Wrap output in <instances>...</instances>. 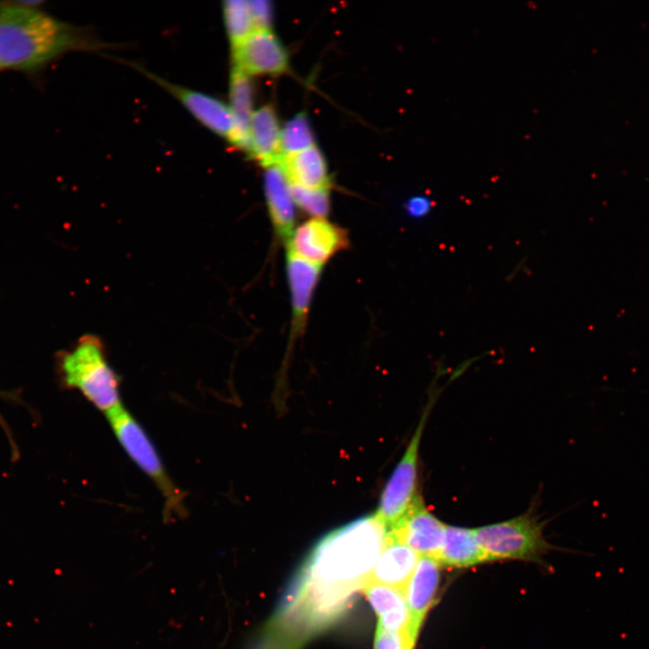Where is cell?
<instances>
[{
	"label": "cell",
	"instance_id": "obj_19",
	"mask_svg": "<svg viewBox=\"0 0 649 649\" xmlns=\"http://www.w3.org/2000/svg\"><path fill=\"white\" fill-rule=\"evenodd\" d=\"M224 19L233 47L255 31L249 1L230 0L224 2Z\"/></svg>",
	"mask_w": 649,
	"mask_h": 649
},
{
	"label": "cell",
	"instance_id": "obj_11",
	"mask_svg": "<svg viewBox=\"0 0 649 649\" xmlns=\"http://www.w3.org/2000/svg\"><path fill=\"white\" fill-rule=\"evenodd\" d=\"M151 78L177 97L201 123L232 144L235 136V122L230 106L219 99L150 75Z\"/></svg>",
	"mask_w": 649,
	"mask_h": 649
},
{
	"label": "cell",
	"instance_id": "obj_17",
	"mask_svg": "<svg viewBox=\"0 0 649 649\" xmlns=\"http://www.w3.org/2000/svg\"><path fill=\"white\" fill-rule=\"evenodd\" d=\"M436 560L442 566L456 568L489 562L475 536L473 528L448 525L445 526Z\"/></svg>",
	"mask_w": 649,
	"mask_h": 649
},
{
	"label": "cell",
	"instance_id": "obj_13",
	"mask_svg": "<svg viewBox=\"0 0 649 649\" xmlns=\"http://www.w3.org/2000/svg\"><path fill=\"white\" fill-rule=\"evenodd\" d=\"M264 191L275 238L287 245L296 229V205L278 164L265 167Z\"/></svg>",
	"mask_w": 649,
	"mask_h": 649
},
{
	"label": "cell",
	"instance_id": "obj_20",
	"mask_svg": "<svg viewBox=\"0 0 649 649\" xmlns=\"http://www.w3.org/2000/svg\"><path fill=\"white\" fill-rule=\"evenodd\" d=\"M314 137L307 118L300 114L292 118L281 130V156L314 146Z\"/></svg>",
	"mask_w": 649,
	"mask_h": 649
},
{
	"label": "cell",
	"instance_id": "obj_16",
	"mask_svg": "<svg viewBox=\"0 0 649 649\" xmlns=\"http://www.w3.org/2000/svg\"><path fill=\"white\" fill-rule=\"evenodd\" d=\"M281 129L270 106L253 112L249 129V152L264 166L277 164L281 157Z\"/></svg>",
	"mask_w": 649,
	"mask_h": 649
},
{
	"label": "cell",
	"instance_id": "obj_4",
	"mask_svg": "<svg viewBox=\"0 0 649 649\" xmlns=\"http://www.w3.org/2000/svg\"><path fill=\"white\" fill-rule=\"evenodd\" d=\"M117 440L130 458L156 484L166 500V512L181 514L182 492L167 474L162 462L145 431L121 404L105 413Z\"/></svg>",
	"mask_w": 649,
	"mask_h": 649
},
{
	"label": "cell",
	"instance_id": "obj_5",
	"mask_svg": "<svg viewBox=\"0 0 649 649\" xmlns=\"http://www.w3.org/2000/svg\"><path fill=\"white\" fill-rule=\"evenodd\" d=\"M473 530L489 562L500 559L535 561L549 550L541 523L530 513Z\"/></svg>",
	"mask_w": 649,
	"mask_h": 649
},
{
	"label": "cell",
	"instance_id": "obj_12",
	"mask_svg": "<svg viewBox=\"0 0 649 649\" xmlns=\"http://www.w3.org/2000/svg\"><path fill=\"white\" fill-rule=\"evenodd\" d=\"M441 566L434 557L420 556L404 590L410 614V634L416 640L425 617L435 599Z\"/></svg>",
	"mask_w": 649,
	"mask_h": 649
},
{
	"label": "cell",
	"instance_id": "obj_2",
	"mask_svg": "<svg viewBox=\"0 0 649 649\" xmlns=\"http://www.w3.org/2000/svg\"><path fill=\"white\" fill-rule=\"evenodd\" d=\"M41 4L0 2V70L35 74L83 44L78 29L41 11Z\"/></svg>",
	"mask_w": 649,
	"mask_h": 649
},
{
	"label": "cell",
	"instance_id": "obj_24",
	"mask_svg": "<svg viewBox=\"0 0 649 649\" xmlns=\"http://www.w3.org/2000/svg\"><path fill=\"white\" fill-rule=\"evenodd\" d=\"M255 31H270L272 8L269 1H249Z\"/></svg>",
	"mask_w": 649,
	"mask_h": 649
},
{
	"label": "cell",
	"instance_id": "obj_7",
	"mask_svg": "<svg viewBox=\"0 0 649 649\" xmlns=\"http://www.w3.org/2000/svg\"><path fill=\"white\" fill-rule=\"evenodd\" d=\"M298 257L321 266L350 246L346 229L326 218L312 217L297 225L286 245Z\"/></svg>",
	"mask_w": 649,
	"mask_h": 649
},
{
	"label": "cell",
	"instance_id": "obj_22",
	"mask_svg": "<svg viewBox=\"0 0 649 649\" xmlns=\"http://www.w3.org/2000/svg\"><path fill=\"white\" fill-rule=\"evenodd\" d=\"M288 187L297 206L312 217L326 218L331 208L329 188L311 189L289 184Z\"/></svg>",
	"mask_w": 649,
	"mask_h": 649
},
{
	"label": "cell",
	"instance_id": "obj_9",
	"mask_svg": "<svg viewBox=\"0 0 649 649\" xmlns=\"http://www.w3.org/2000/svg\"><path fill=\"white\" fill-rule=\"evenodd\" d=\"M323 266L309 262L287 249L286 272L290 294V346L305 332L311 303Z\"/></svg>",
	"mask_w": 649,
	"mask_h": 649
},
{
	"label": "cell",
	"instance_id": "obj_10",
	"mask_svg": "<svg viewBox=\"0 0 649 649\" xmlns=\"http://www.w3.org/2000/svg\"><path fill=\"white\" fill-rule=\"evenodd\" d=\"M445 526L427 509L418 495L404 516L388 532L418 555L436 559Z\"/></svg>",
	"mask_w": 649,
	"mask_h": 649
},
{
	"label": "cell",
	"instance_id": "obj_6",
	"mask_svg": "<svg viewBox=\"0 0 649 649\" xmlns=\"http://www.w3.org/2000/svg\"><path fill=\"white\" fill-rule=\"evenodd\" d=\"M434 399V396L430 398L404 454L381 492L374 515L388 530L392 529L399 522L419 495L417 491L418 452Z\"/></svg>",
	"mask_w": 649,
	"mask_h": 649
},
{
	"label": "cell",
	"instance_id": "obj_15",
	"mask_svg": "<svg viewBox=\"0 0 649 649\" xmlns=\"http://www.w3.org/2000/svg\"><path fill=\"white\" fill-rule=\"evenodd\" d=\"M277 164L289 185L311 189L330 187L324 158L315 145L283 155Z\"/></svg>",
	"mask_w": 649,
	"mask_h": 649
},
{
	"label": "cell",
	"instance_id": "obj_14",
	"mask_svg": "<svg viewBox=\"0 0 649 649\" xmlns=\"http://www.w3.org/2000/svg\"><path fill=\"white\" fill-rule=\"evenodd\" d=\"M420 555L396 539L389 532L387 542L369 578L368 583H377L404 592Z\"/></svg>",
	"mask_w": 649,
	"mask_h": 649
},
{
	"label": "cell",
	"instance_id": "obj_8",
	"mask_svg": "<svg viewBox=\"0 0 649 649\" xmlns=\"http://www.w3.org/2000/svg\"><path fill=\"white\" fill-rule=\"evenodd\" d=\"M233 68L251 75H277L287 70L286 50L271 31H254L233 47Z\"/></svg>",
	"mask_w": 649,
	"mask_h": 649
},
{
	"label": "cell",
	"instance_id": "obj_23",
	"mask_svg": "<svg viewBox=\"0 0 649 649\" xmlns=\"http://www.w3.org/2000/svg\"><path fill=\"white\" fill-rule=\"evenodd\" d=\"M416 644L408 632H392L377 627L374 649H413Z\"/></svg>",
	"mask_w": 649,
	"mask_h": 649
},
{
	"label": "cell",
	"instance_id": "obj_3",
	"mask_svg": "<svg viewBox=\"0 0 649 649\" xmlns=\"http://www.w3.org/2000/svg\"><path fill=\"white\" fill-rule=\"evenodd\" d=\"M65 384L79 390L96 408L108 412L119 406L118 377L106 361L101 342L95 336L81 338L60 360Z\"/></svg>",
	"mask_w": 649,
	"mask_h": 649
},
{
	"label": "cell",
	"instance_id": "obj_26",
	"mask_svg": "<svg viewBox=\"0 0 649 649\" xmlns=\"http://www.w3.org/2000/svg\"><path fill=\"white\" fill-rule=\"evenodd\" d=\"M299 648V647H298ZM297 645L267 630L264 638L254 649H298Z\"/></svg>",
	"mask_w": 649,
	"mask_h": 649
},
{
	"label": "cell",
	"instance_id": "obj_18",
	"mask_svg": "<svg viewBox=\"0 0 649 649\" xmlns=\"http://www.w3.org/2000/svg\"><path fill=\"white\" fill-rule=\"evenodd\" d=\"M230 108L235 122L233 145L249 151V129L252 111V87L249 76L233 69L230 81Z\"/></svg>",
	"mask_w": 649,
	"mask_h": 649
},
{
	"label": "cell",
	"instance_id": "obj_25",
	"mask_svg": "<svg viewBox=\"0 0 649 649\" xmlns=\"http://www.w3.org/2000/svg\"><path fill=\"white\" fill-rule=\"evenodd\" d=\"M406 214L412 219L420 220L427 217L433 209L432 200L425 195L409 197L404 206Z\"/></svg>",
	"mask_w": 649,
	"mask_h": 649
},
{
	"label": "cell",
	"instance_id": "obj_1",
	"mask_svg": "<svg viewBox=\"0 0 649 649\" xmlns=\"http://www.w3.org/2000/svg\"><path fill=\"white\" fill-rule=\"evenodd\" d=\"M374 514L334 529L314 547L270 626L303 644L346 610L368 584L388 538Z\"/></svg>",
	"mask_w": 649,
	"mask_h": 649
},
{
	"label": "cell",
	"instance_id": "obj_21",
	"mask_svg": "<svg viewBox=\"0 0 649 649\" xmlns=\"http://www.w3.org/2000/svg\"><path fill=\"white\" fill-rule=\"evenodd\" d=\"M362 592L366 596L378 617L407 608L404 592L381 584L368 583Z\"/></svg>",
	"mask_w": 649,
	"mask_h": 649
}]
</instances>
